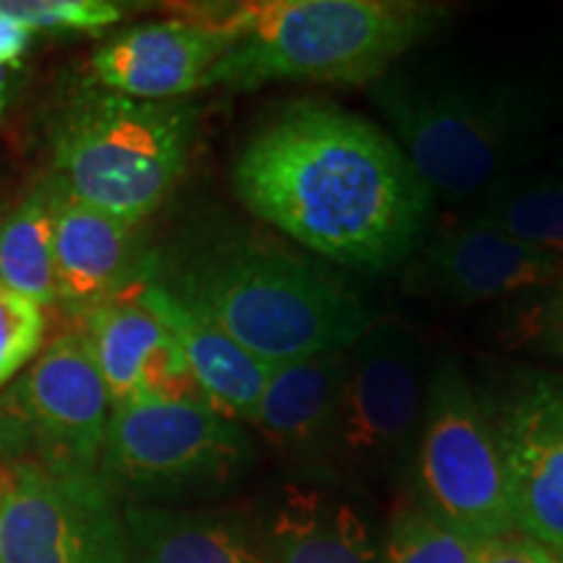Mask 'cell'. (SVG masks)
Instances as JSON below:
<instances>
[{
	"label": "cell",
	"instance_id": "obj_4",
	"mask_svg": "<svg viewBox=\"0 0 563 563\" xmlns=\"http://www.w3.org/2000/svg\"><path fill=\"white\" fill-rule=\"evenodd\" d=\"M443 11L418 0H251L191 13L232 40L207 87L249 91L285 81L373 87L439 26Z\"/></svg>",
	"mask_w": 563,
	"mask_h": 563
},
{
	"label": "cell",
	"instance_id": "obj_7",
	"mask_svg": "<svg viewBox=\"0 0 563 563\" xmlns=\"http://www.w3.org/2000/svg\"><path fill=\"white\" fill-rule=\"evenodd\" d=\"M431 357L402 321H373L347 350L334 477L350 490H402L410 483L426 412Z\"/></svg>",
	"mask_w": 563,
	"mask_h": 563
},
{
	"label": "cell",
	"instance_id": "obj_14",
	"mask_svg": "<svg viewBox=\"0 0 563 563\" xmlns=\"http://www.w3.org/2000/svg\"><path fill=\"white\" fill-rule=\"evenodd\" d=\"M347 350L274 365L251 422L258 439L300 481L336 483L334 443Z\"/></svg>",
	"mask_w": 563,
	"mask_h": 563
},
{
	"label": "cell",
	"instance_id": "obj_17",
	"mask_svg": "<svg viewBox=\"0 0 563 563\" xmlns=\"http://www.w3.org/2000/svg\"><path fill=\"white\" fill-rule=\"evenodd\" d=\"M84 321V336L95 352L112 407L141 399L203 402L178 340L146 306L141 290L97 308Z\"/></svg>",
	"mask_w": 563,
	"mask_h": 563
},
{
	"label": "cell",
	"instance_id": "obj_22",
	"mask_svg": "<svg viewBox=\"0 0 563 563\" xmlns=\"http://www.w3.org/2000/svg\"><path fill=\"white\" fill-rule=\"evenodd\" d=\"M483 543L405 493L382 538V555L384 563H477Z\"/></svg>",
	"mask_w": 563,
	"mask_h": 563
},
{
	"label": "cell",
	"instance_id": "obj_20",
	"mask_svg": "<svg viewBox=\"0 0 563 563\" xmlns=\"http://www.w3.org/2000/svg\"><path fill=\"white\" fill-rule=\"evenodd\" d=\"M514 241L563 253V165L522 167L456 209Z\"/></svg>",
	"mask_w": 563,
	"mask_h": 563
},
{
	"label": "cell",
	"instance_id": "obj_15",
	"mask_svg": "<svg viewBox=\"0 0 563 563\" xmlns=\"http://www.w3.org/2000/svg\"><path fill=\"white\" fill-rule=\"evenodd\" d=\"M230 34L188 13L139 24L110 37L91 55V74L102 89L144 102H170L207 89L211 68L228 53Z\"/></svg>",
	"mask_w": 563,
	"mask_h": 563
},
{
	"label": "cell",
	"instance_id": "obj_5",
	"mask_svg": "<svg viewBox=\"0 0 563 563\" xmlns=\"http://www.w3.org/2000/svg\"><path fill=\"white\" fill-rule=\"evenodd\" d=\"M194 129L196 112L183 102L91 89L70 102L55 133L53 183L70 199L141 224L186 173Z\"/></svg>",
	"mask_w": 563,
	"mask_h": 563
},
{
	"label": "cell",
	"instance_id": "obj_16",
	"mask_svg": "<svg viewBox=\"0 0 563 563\" xmlns=\"http://www.w3.org/2000/svg\"><path fill=\"white\" fill-rule=\"evenodd\" d=\"M253 525L269 563H384L382 540L347 485L279 483Z\"/></svg>",
	"mask_w": 563,
	"mask_h": 563
},
{
	"label": "cell",
	"instance_id": "obj_18",
	"mask_svg": "<svg viewBox=\"0 0 563 563\" xmlns=\"http://www.w3.org/2000/svg\"><path fill=\"white\" fill-rule=\"evenodd\" d=\"M141 298L175 334L203 402L224 418L251 426L269 382L272 365L165 287L150 282L141 287Z\"/></svg>",
	"mask_w": 563,
	"mask_h": 563
},
{
	"label": "cell",
	"instance_id": "obj_10",
	"mask_svg": "<svg viewBox=\"0 0 563 563\" xmlns=\"http://www.w3.org/2000/svg\"><path fill=\"white\" fill-rule=\"evenodd\" d=\"M0 563H129L115 490L100 473L13 464L0 475Z\"/></svg>",
	"mask_w": 563,
	"mask_h": 563
},
{
	"label": "cell",
	"instance_id": "obj_27",
	"mask_svg": "<svg viewBox=\"0 0 563 563\" xmlns=\"http://www.w3.org/2000/svg\"><path fill=\"white\" fill-rule=\"evenodd\" d=\"M32 30L26 24H21L9 13L0 11V63L3 66L19 68L24 53L30 51Z\"/></svg>",
	"mask_w": 563,
	"mask_h": 563
},
{
	"label": "cell",
	"instance_id": "obj_25",
	"mask_svg": "<svg viewBox=\"0 0 563 563\" xmlns=\"http://www.w3.org/2000/svg\"><path fill=\"white\" fill-rule=\"evenodd\" d=\"M514 342L563 363V279L527 292V306L514 319Z\"/></svg>",
	"mask_w": 563,
	"mask_h": 563
},
{
	"label": "cell",
	"instance_id": "obj_6",
	"mask_svg": "<svg viewBox=\"0 0 563 563\" xmlns=\"http://www.w3.org/2000/svg\"><path fill=\"white\" fill-rule=\"evenodd\" d=\"M258 462L249 428L199 399L115 405L100 475L139 504L201 501L235 490Z\"/></svg>",
	"mask_w": 563,
	"mask_h": 563
},
{
	"label": "cell",
	"instance_id": "obj_12",
	"mask_svg": "<svg viewBox=\"0 0 563 563\" xmlns=\"http://www.w3.org/2000/svg\"><path fill=\"white\" fill-rule=\"evenodd\" d=\"M402 269V285L410 295L477 306L543 290L563 279V253L534 249L454 214L449 222L433 224Z\"/></svg>",
	"mask_w": 563,
	"mask_h": 563
},
{
	"label": "cell",
	"instance_id": "obj_8",
	"mask_svg": "<svg viewBox=\"0 0 563 563\" xmlns=\"http://www.w3.org/2000/svg\"><path fill=\"white\" fill-rule=\"evenodd\" d=\"M407 493L477 540L514 532L509 477L475 384L460 357L431 361L426 412Z\"/></svg>",
	"mask_w": 563,
	"mask_h": 563
},
{
	"label": "cell",
	"instance_id": "obj_21",
	"mask_svg": "<svg viewBox=\"0 0 563 563\" xmlns=\"http://www.w3.org/2000/svg\"><path fill=\"white\" fill-rule=\"evenodd\" d=\"M0 285L37 306H55L53 188L40 186L0 228Z\"/></svg>",
	"mask_w": 563,
	"mask_h": 563
},
{
	"label": "cell",
	"instance_id": "obj_9",
	"mask_svg": "<svg viewBox=\"0 0 563 563\" xmlns=\"http://www.w3.org/2000/svg\"><path fill=\"white\" fill-rule=\"evenodd\" d=\"M112 399L84 334H63L0 397V452L47 473H100Z\"/></svg>",
	"mask_w": 563,
	"mask_h": 563
},
{
	"label": "cell",
	"instance_id": "obj_23",
	"mask_svg": "<svg viewBox=\"0 0 563 563\" xmlns=\"http://www.w3.org/2000/svg\"><path fill=\"white\" fill-rule=\"evenodd\" d=\"M0 11L30 30L89 32L110 30L123 19V5L110 0H3Z\"/></svg>",
	"mask_w": 563,
	"mask_h": 563
},
{
	"label": "cell",
	"instance_id": "obj_19",
	"mask_svg": "<svg viewBox=\"0 0 563 563\" xmlns=\"http://www.w3.org/2000/svg\"><path fill=\"white\" fill-rule=\"evenodd\" d=\"M121 514L129 563H269L253 517L139 501Z\"/></svg>",
	"mask_w": 563,
	"mask_h": 563
},
{
	"label": "cell",
	"instance_id": "obj_24",
	"mask_svg": "<svg viewBox=\"0 0 563 563\" xmlns=\"http://www.w3.org/2000/svg\"><path fill=\"white\" fill-rule=\"evenodd\" d=\"M45 336V316L37 302L0 285V389L26 368Z\"/></svg>",
	"mask_w": 563,
	"mask_h": 563
},
{
	"label": "cell",
	"instance_id": "obj_11",
	"mask_svg": "<svg viewBox=\"0 0 563 563\" xmlns=\"http://www.w3.org/2000/svg\"><path fill=\"white\" fill-rule=\"evenodd\" d=\"M475 391L504 456L514 532L563 559V373L506 368Z\"/></svg>",
	"mask_w": 563,
	"mask_h": 563
},
{
	"label": "cell",
	"instance_id": "obj_1",
	"mask_svg": "<svg viewBox=\"0 0 563 563\" xmlns=\"http://www.w3.org/2000/svg\"><path fill=\"white\" fill-rule=\"evenodd\" d=\"M230 178L256 220L352 272L402 269L433 228L431 188L389 131L332 102L274 110Z\"/></svg>",
	"mask_w": 563,
	"mask_h": 563
},
{
	"label": "cell",
	"instance_id": "obj_2",
	"mask_svg": "<svg viewBox=\"0 0 563 563\" xmlns=\"http://www.w3.org/2000/svg\"><path fill=\"white\" fill-rule=\"evenodd\" d=\"M154 285L209 316L274 365L347 350L376 321L332 269L243 230L180 241L159 256Z\"/></svg>",
	"mask_w": 563,
	"mask_h": 563
},
{
	"label": "cell",
	"instance_id": "obj_13",
	"mask_svg": "<svg viewBox=\"0 0 563 563\" xmlns=\"http://www.w3.org/2000/svg\"><path fill=\"white\" fill-rule=\"evenodd\" d=\"M53 188V258L58 302L87 319L91 311L154 282L157 253L129 224Z\"/></svg>",
	"mask_w": 563,
	"mask_h": 563
},
{
	"label": "cell",
	"instance_id": "obj_26",
	"mask_svg": "<svg viewBox=\"0 0 563 563\" xmlns=\"http://www.w3.org/2000/svg\"><path fill=\"white\" fill-rule=\"evenodd\" d=\"M477 563H563V559L527 534L509 532L501 538L485 540Z\"/></svg>",
	"mask_w": 563,
	"mask_h": 563
},
{
	"label": "cell",
	"instance_id": "obj_28",
	"mask_svg": "<svg viewBox=\"0 0 563 563\" xmlns=\"http://www.w3.org/2000/svg\"><path fill=\"white\" fill-rule=\"evenodd\" d=\"M13 70L11 66H3L0 63V112L5 110V104L11 100V89H13Z\"/></svg>",
	"mask_w": 563,
	"mask_h": 563
},
{
	"label": "cell",
	"instance_id": "obj_3",
	"mask_svg": "<svg viewBox=\"0 0 563 563\" xmlns=\"http://www.w3.org/2000/svg\"><path fill=\"white\" fill-rule=\"evenodd\" d=\"M368 97L433 199L452 209L530 167L551 118L532 81L452 60L397 63Z\"/></svg>",
	"mask_w": 563,
	"mask_h": 563
}]
</instances>
